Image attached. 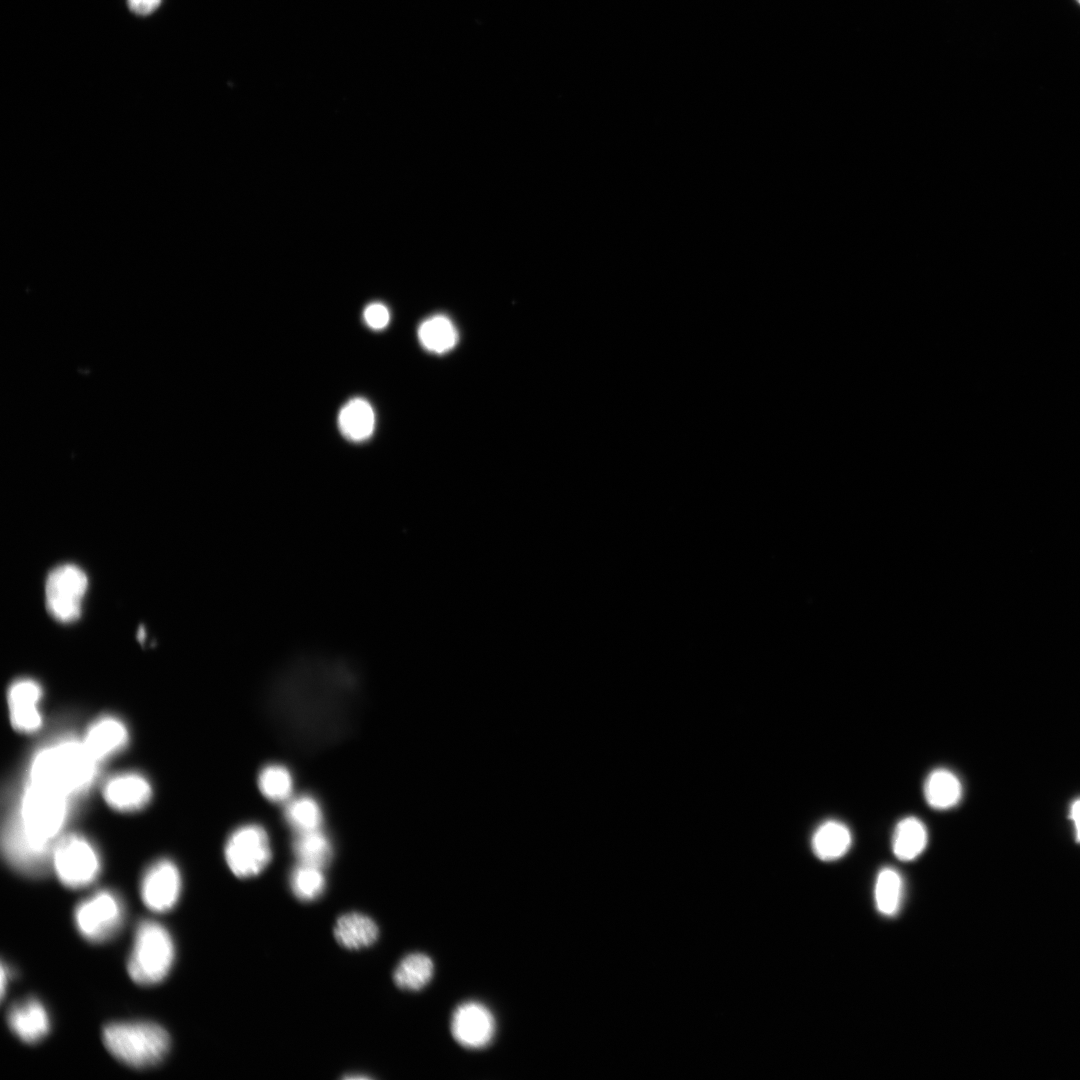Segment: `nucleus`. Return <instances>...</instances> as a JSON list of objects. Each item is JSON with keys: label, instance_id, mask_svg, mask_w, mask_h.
Segmentation results:
<instances>
[{"label": "nucleus", "instance_id": "20e7f679", "mask_svg": "<svg viewBox=\"0 0 1080 1080\" xmlns=\"http://www.w3.org/2000/svg\"><path fill=\"white\" fill-rule=\"evenodd\" d=\"M125 921L121 898L110 890H101L78 904L74 922L79 933L88 941L101 943L116 936Z\"/></svg>", "mask_w": 1080, "mask_h": 1080}, {"label": "nucleus", "instance_id": "ddd939ff", "mask_svg": "<svg viewBox=\"0 0 1080 1080\" xmlns=\"http://www.w3.org/2000/svg\"><path fill=\"white\" fill-rule=\"evenodd\" d=\"M128 741L126 726L117 718L105 716L87 730L83 743L99 762L122 750Z\"/></svg>", "mask_w": 1080, "mask_h": 1080}, {"label": "nucleus", "instance_id": "7c9ffc66", "mask_svg": "<svg viewBox=\"0 0 1080 1080\" xmlns=\"http://www.w3.org/2000/svg\"><path fill=\"white\" fill-rule=\"evenodd\" d=\"M1080 4V0H1076Z\"/></svg>", "mask_w": 1080, "mask_h": 1080}, {"label": "nucleus", "instance_id": "7ed1b4c3", "mask_svg": "<svg viewBox=\"0 0 1080 1080\" xmlns=\"http://www.w3.org/2000/svg\"><path fill=\"white\" fill-rule=\"evenodd\" d=\"M174 958L175 947L169 932L157 922H141L127 965L132 980L140 985L161 982L172 968Z\"/></svg>", "mask_w": 1080, "mask_h": 1080}, {"label": "nucleus", "instance_id": "c85d7f7f", "mask_svg": "<svg viewBox=\"0 0 1080 1080\" xmlns=\"http://www.w3.org/2000/svg\"><path fill=\"white\" fill-rule=\"evenodd\" d=\"M10 976H11L10 969L7 968L6 966H4V964H2V966H1V995H2V997L5 994L6 986H7V983L9 981Z\"/></svg>", "mask_w": 1080, "mask_h": 1080}, {"label": "nucleus", "instance_id": "6e6552de", "mask_svg": "<svg viewBox=\"0 0 1080 1080\" xmlns=\"http://www.w3.org/2000/svg\"><path fill=\"white\" fill-rule=\"evenodd\" d=\"M495 1027L491 1011L476 1001L459 1005L451 1018V1033L455 1041L469 1049L486 1047L494 1037Z\"/></svg>", "mask_w": 1080, "mask_h": 1080}, {"label": "nucleus", "instance_id": "bb28decb", "mask_svg": "<svg viewBox=\"0 0 1080 1080\" xmlns=\"http://www.w3.org/2000/svg\"><path fill=\"white\" fill-rule=\"evenodd\" d=\"M161 0H127L130 10L139 15H147L153 12Z\"/></svg>", "mask_w": 1080, "mask_h": 1080}, {"label": "nucleus", "instance_id": "4468645a", "mask_svg": "<svg viewBox=\"0 0 1080 1080\" xmlns=\"http://www.w3.org/2000/svg\"><path fill=\"white\" fill-rule=\"evenodd\" d=\"M379 931L376 923L367 915L351 912L338 918L334 937L344 948L358 950L372 945Z\"/></svg>", "mask_w": 1080, "mask_h": 1080}, {"label": "nucleus", "instance_id": "9d476101", "mask_svg": "<svg viewBox=\"0 0 1080 1080\" xmlns=\"http://www.w3.org/2000/svg\"><path fill=\"white\" fill-rule=\"evenodd\" d=\"M42 689L38 682L22 678L14 681L8 690L10 720L13 727L23 733H32L42 724L38 704Z\"/></svg>", "mask_w": 1080, "mask_h": 1080}, {"label": "nucleus", "instance_id": "cd10ccee", "mask_svg": "<svg viewBox=\"0 0 1080 1080\" xmlns=\"http://www.w3.org/2000/svg\"><path fill=\"white\" fill-rule=\"evenodd\" d=\"M1070 817L1075 825L1076 838L1080 842V799L1073 802Z\"/></svg>", "mask_w": 1080, "mask_h": 1080}, {"label": "nucleus", "instance_id": "0eeeda50", "mask_svg": "<svg viewBox=\"0 0 1080 1080\" xmlns=\"http://www.w3.org/2000/svg\"><path fill=\"white\" fill-rule=\"evenodd\" d=\"M272 857L269 837L259 825L249 824L236 829L225 845V859L238 878H250L261 873Z\"/></svg>", "mask_w": 1080, "mask_h": 1080}, {"label": "nucleus", "instance_id": "f03ea898", "mask_svg": "<svg viewBox=\"0 0 1080 1080\" xmlns=\"http://www.w3.org/2000/svg\"><path fill=\"white\" fill-rule=\"evenodd\" d=\"M107 1050L133 1068H149L160 1063L170 1049L165 1029L151 1022H118L103 1030Z\"/></svg>", "mask_w": 1080, "mask_h": 1080}, {"label": "nucleus", "instance_id": "5701e85b", "mask_svg": "<svg viewBox=\"0 0 1080 1080\" xmlns=\"http://www.w3.org/2000/svg\"><path fill=\"white\" fill-rule=\"evenodd\" d=\"M285 818L296 832L320 829L322 811L318 802L307 795L299 796L288 802Z\"/></svg>", "mask_w": 1080, "mask_h": 1080}, {"label": "nucleus", "instance_id": "b1692460", "mask_svg": "<svg viewBox=\"0 0 1080 1080\" xmlns=\"http://www.w3.org/2000/svg\"><path fill=\"white\" fill-rule=\"evenodd\" d=\"M326 881L322 869L299 863L290 874V887L296 898L310 902L323 893Z\"/></svg>", "mask_w": 1080, "mask_h": 1080}, {"label": "nucleus", "instance_id": "dca6fc26", "mask_svg": "<svg viewBox=\"0 0 1080 1080\" xmlns=\"http://www.w3.org/2000/svg\"><path fill=\"white\" fill-rule=\"evenodd\" d=\"M338 426L345 438L354 442L368 439L374 432L375 413L363 398L349 400L340 410Z\"/></svg>", "mask_w": 1080, "mask_h": 1080}, {"label": "nucleus", "instance_id": "c756f323", "mask_svg": "<svg viewBox=\"0 0 1080 1080\" xmlns=\"http://www.w3.org/2000/svg\"><path fill=\"white\" fill-rule=\"evenodd\" d=\"M145 635H146L145 629H144L143 627H140V628L138 629V639H139L140 641H143V640H145Z\"/></svg>", "mask_w": 1080, "mask_h": 1080}, {"label": "nucleus", "instance_id": "f8f14e48", "mask_svg": "<svg viewBox=\"0 0 1080 1080\" xmlns=\"http://www.w3.org/2000/svg\"><path fill=\"white\" fill-rule=\"evenodd\" d=\"M11 1031L23 1042L35 1044L50 1031L47 1010L36 999L30 998L13 1005L7 1015Z\"/></svg>", "mask_w": 1080, "mask_h": 1080}, {"label": "nucleus", "instance_id": "412c9836", "mask_svg": "<svg viewBox=\"0 0 1080 1080\" xmlns=\"http://www.w3.org/2000/svg\"><path fill=\"white\" fill-rule=\"evenodd\" d=\"M432 959L423 953H411L404 957L396 967L393 979L404 990L417 991L429 983L433 976Z\"/></svg>", "mask_w": 1080, "mask_h": 1080}, {"label": "nucleus", "instance_id": "39448f33", "mask_svg": "<svg viewBox=\"0 0 1080 1080\" xmlns=\"http://www.w3.org/2000/svg\"><path fill=\"white\" fill-rule=\"evenodd\" d=\"M52 867L63 885L78 889L97 878L101 861L97 850L86 838L69 835L55 843Z\"/></svg>", "mask_w": 1080, "mask_h": 1080}, {"label": "nucleus", "instance_id": "9b49d317", "mask_svg": "<svg viewBox=\"0 0 1080 1080\" xmlns=\"http://www.w3.org/2000/svg\"><path fill=\"white\" fill-rule=\"evenodd\" d=\"M150 783L137 773H122L111 777L104 785L103 796L107 804L122 812L143 808L151 799Z\"/></svg>", "mask_w": 1080, "mask_h": 1080}, {"label": "nucleus", "instance_id": "423d86ee", "mask_svg": "<svg viewBox=\"0 0 1080 1080\" xmlns=\"http://www.w3.org/2000/svg\"><path fill=\"white\" fill-rule=\"evenodd\" d=\"M87 587V575L74 564H63L51 570L45 584V601L50 615L62 623L79 618Z\"/></svg>", "mask_w": 1080, "mask_h": 1080}, {"label": "nucleus", "instance_id": "a211bd4d", "mask_svg": "<svg viewBox=\"0 0 1080 1080\" xmlns=\"http://www.w3.org/2000/svg\"><path fill=\"white\" fill-rule=\"evenodd\" d=\"M928 833L925 825L916 817L909 816L900 820L892 837V850L901 861H912L925 850Z\"/></svg>", "mask_w": 1080, "mask_h": 1080}, {"label": "nucleus", "instance_id": "aec40b11", "mask_svg": "<svg viewBox=\"0 0 1080 1080\" xmlns=\"http://www.w3.org/2000/svg\"><path fill=\"white\" fill-rule=\"evenodd\" d=\"M418 338L426 350L442 354L454 348L458 340V333L447 316L437 314L420 324Z\"/></svg>", "mask_w": 1080, "mask_h": 1080}, {"label": "nucleus", "instance_id": "6ab92c4d", "mask_svg": "<svg viewBox=\"0 0 1080 1080\" xmlns=\"http://www.w3.org/2000/svg\"><path fill=\"white\" fill-rule=\"evenodd\" d=\"M292 848L299 863L321 869L329 864L333 856L332 844L321 829L296 832Z\"/></svg>", "mask_w": 1080, "mask_h": 1080}, {"label": "nucleus", "instance_id": "4be33fe9", "mask_svg": "<svg viewBox=\"0 0 1080 1080\" xmlns=\"http://www.w3.org/2000/svg\"><path fill=\"white\" fill-rule=\"evenodd\" d=\"M903 895L901 875L893 868H883L875 883V902L878 911L885 916H894L899 911Z\"/></svg>", "mask_w": 1080, "mask_h": 1080}, {"label": "nucleus", "instance_id": "2eb2a0df", "mask_svg": "<svg viewBox=\"0 0 1080 1080\" xmlns=\"http://www.w3.org/2000/svg\"><path fill=\"white\" fill-rule=\"evenodd\" d=\"M852 843L849 828L836 820L823 822L813 833L811 847L817 858L834 861L847 853Z\"/></svg>", "mask_w": 1080, "mask_h": 1080}, {"label": "nucleus", "instance_id": "1a4fd4ad", "mask_svg": "<svg viewBox=\"0 0 1080 1080\" xmlns=\"http://www.w3.org/2000/svg\"><path fill=\"white\" fill-rule=\"evenodd\" d=\"M144 904L154 912H166L177 903L181 892L178 868L170 860H159L145 872L140 886Z\"/></svg>", "mask_w": 1080, "mask_h": 1080}, {"label": "nucleus", "instance_id": "393cba45", "mask_svg": "<svg viewBox=\"0 0 1080 1080\" xmlns=\"http://www.w3.org/2000/svg\"><path fill=\"white\" fill-rule=\"evenodd\" d=\"M258 787L272 802L287 801L293 790V779L287 768L277 764L264 767L258 776Z\"/></svg>", "mask_w": 1080, "mask_h": 1080}, {"label": "nucleus", "instance_id": "f3484780", "mask_svg": "<svg viewBox=\"0 0 1080 1080\" xmlns=\"http://www.w3.org/2000/svg\"><path fill=\"white\" fill-rule=\"evenodd\" d=\"M961 796V782L952 771L938 768L927 776L924 783V797L932 808L950 809L959 803Z\"/></svg>", "mask_w": 1080, "mask_h": 1080}, {"label": "nucleus", "instance_id": "a878e982", "mask_svg": "<svg viewBox=\"0 0 1080 1080\" xmlns=\"http://www.w3.org/2000/svg\"><path fill=\"white\" fill-rule=\"evenodd\" d=\"M366 324L375 330L385 328L390 321V313L388 308L381 303H372L368 305L363 313Z\"/></svg>", "mask_w": 1080, "mask_h": 1080}, {"label": "nucleus", "instance_id": "f257e3e1", "mask_svg": "<svg viewBox=\"0 0 1080 1080\" xmlns=\"http://www.w3.org/2000/svg\"><path fill=\"white\" fill-rule=\"evenodd\" d=\"M97 763L83 741L59 740L34 755L29 767V782L71 797L93 783Z\"/></svg>", "mask_w": 1080, "mask_h": 1080}]
</instances>
